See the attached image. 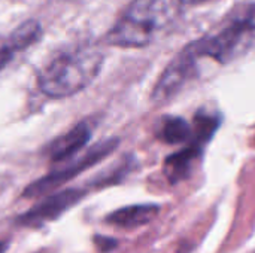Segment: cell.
I'll use <instances>...</instances> for the list:
<instances>
[{
    "mask_svg": "<svg viewBox=\"0 0 255 253\" xmlns=\"http://www.w3.org/2000/svg\"><path fill=\"white\" fill-rule=\"evenodd\" d=\"M90 137H91V128L88 127L87 122H81L64 136L57 137L54 142H51L46 149V154L49 160L54 163L64 161L73 157L75 154H78L88 143Z\"/></svg>",
    "mask_w": 255,
    "mask_h": 253,
    "instance_id": "cell-7",
    "label": "cell"
},
{
    "mask_svg": "<svg viewBox=\"0 0 255 253\" xmlns=\"http://www.w3.org/2000/svg\"><path fill=\"white\" fill-rule=\"evenodd\" d=\"M42 34V27L36 19H28L22 22L9 37L7 45L16 52L33 45Z\"/></svg>",
    "mask_w": 255,
    "mask_h": 253,
    "instance_id": "cell-11",
    "label": "cell"
},
{
    "mask_svg": "<svg viewBox=\"0 0 255 253\" xmlns=\"http://www.w3.org/2000/svg\"><path fill=\"white\" fill-rule=\"evenodd\" d=\"M185 4H194V3H202V1H206V0H184Z\"/></svg>",
    "mask_w": 255,
    "mask_h": 253,
    "instance_id": "cell-15",
    "label": "cell"
},
{
    "mask_svg": "<svg viewBox=\"0 0 255 253\" xmlns=\"http://www.w3.org/2000/svg\"><path fill=\"white\" fill-rule=\"evenodd\" d=\"M157 136L167 145H181L193 137L190 124L179 116H167L160 122Z\"/></svg>",
    "mask_w": 255,
    "mask_h": 253,
    "instance_id": "cell-10",
    "label": "cell"
},
{
    "mask_svg": "<svg viewBox=\"0 0 255 253\" xmlns=\"http://www.w3.org/2000/svg\"><path fill=\"white\" fill-rule=\"evenodd\" d=\"M66 1H75V0H66Z\"/></svg>",
    "mask_w": 255,
    "mask_h": 253,
    "instance_id": "cell-16",
    "label": "cell"
},
{
    "mask_svg": "<svg viewBox=\"0 0 255 253\" xmlns=\"http://www.w3.org/2000/svg\"><path fill=\"white\" fill-rule=\"evenodd\" d=\"M202 143L193 142L190 148L182 149L178 154L170 155L164 163V173L170 183H178L184 179H187L191 173L193 163L200 157L202 154Z\"/></svg>",
    "mask_w": 255,
    "mask_h": 253,
    "instance_id": "cell-9",
    "label": "cell"
},
{
    "mask_svg": "<svg viewBox=\"0 0 255 253\" xmlns=\"http://www.w3.org/2000/svg\"><path fill=\"white\" fill-rule=\"evenodd\" d=\"M7 249V243L6 242H0V253H4Z\"/></svg>",
    "mask_w": 255,
    "mask_h": 253,
    "instance_id": "cell-14",
    "label": "cell"
},
{
    "mask_svg": "<svg viewBox=\"0 0 255 253\" xmlns=\"http://www.w3.org/2000/svg\"><path fill=\"white\" fill-rule=\"evenodd\" d=\"M184 0H133L106 36L120 48H143L166 34L181 16Z\"/></svg>",
    "mask_w": 255,
    "mask_h": 253,
    "instance_id": "cell-1",
    "label": "cell"
},
{
    "mask_svg": "<svg viewBox=\"0 0 255 253\" xmlns=\"http://www.w3.org/2000/svg\"><path fill=\"white\" fill-rule=\"evenodd\" d=\"M94 243H96V248L102 253L112 252L118 246V242L115 239L105 237V236H96L94 237Z\"/></svg>",
    "mask_w": 255,
    "mask_h": 253,
    "instance_id": "cell-12",
    "label": "cell"
},
{
    "mask_svg": "<svg viewBox=\"0 0 255 253\" xmlns=\"http://www.w3.org/2000/svg\"><path fill=\"white\" fill-rule=\"evenodd\" d=\"M84 195L85 191L81 188H72L55 192L39 201L28 212L19 215L15 222L27 228H40L45 224L57 221L64 212L76 206L84 198Z\"/></svg>",
    "mask_w": 255,
    "mask_h": 253,
    "instance_id": "cell-6",
    "label": "cell"
},
{
    "mask_svg": "<svg viewBox=\"0 0 255 253\" xmlns=\"http://www.w3.org/2000/svg\"><path fill=\"white\" fill-rule=\"evenodd\" d=\"M197 63L199 60L188 49V46H185L160 75L152 89V100L155 103H166L176 97L197 75Z\"/></svg>",
    "mask_w": 255,
    "mask_h": 253,
    "instance_id": "cell-5",
    "label": "cell"
},
{
    "mask_svg": "<svg viewBox=\"0 0 255 253\" xmlns=\"http://www.w3.org/2000/svg\"><path fill=\"white\" fill-rule=\"evenodd\" d=\"M103 54L96 48H79L52 60L39 75L40 91L51 98H64L87 88L100 73Z\"/></svg>",
    "mask_w": 255,
    "mask_h": 253,
    "instance_id": "cell-3",
    "label": "cell"
},
{
    "mask_svg": "<svg viewBox=\"0 0 255 253\" xmlns=\"http://www.w3.org/2000/svg\"><path fill=\"white\" fill-rule=\"evenodd\" d=\"M117 148V140H106L100 145H97L96 148L90 149L82 158L73 161L72 164L66 166L64 169L61 170H57V171H52L40 179H37L36 182L30 183L24 192H22V197L25 198H36V197H40L46 192H51L54 191L55 188L64 185L66 182H69L70 179L76 177L78 174H81L82 171L88 170L90 167L96 166L97 163H100L105 157H108L114 149Z\"/></svg>",
    "mask_w": 255,
    "mask_h": 253,
    "instance_id": "cell-4",
    "label": "cell"
},
{
    "mask_svg": "<svg viewBox=\"0 0 255 253\" xmlns=\"http://www.w3.org/2000/svg\"><path fill=\"white\" fill-rule=\"evenodd\" d=\"M255 45V3L235 4L221 22L206 36L188 43L197 60L211 58L227 64L238 60Z\"/></svg>",
    "mask_w": 255,
    "mask_h": 253,
    "instance_id": "cell-2",
    "label": "cell"
},
{
    "mask_svg": "<svg viewBox=\"0 0 255 253\" xmlns=\"http://www.w3.org/2000/svg\"><path fill=\"white\" fill-rule=\"evenodd\" d=\"M158 212L160 207L157 204H133L109 213L106 216V222L118 228L131 230L149 224L152 219H155Z\"/></svg>",
    "mask_w": 255,
    "mask_h": 253,
    "instance_id": "cell-8",
    "label": "cell"
},
{
    "mask_svg": "<svg viewBox=\"0 0 255 253\" xmlns=\"http://www.w3.org/2000/svg\"><path fill=\"white\" fill-rule=\"evenodd\" d=\"M13 55H15V51L7 43L0 48V72L12 61Z\"/></svg>",
    "mask_w": 255,
    "mask_h": 253,
    "instance_id": "cell-13",
    "label": "cell"
}]
</instances>
